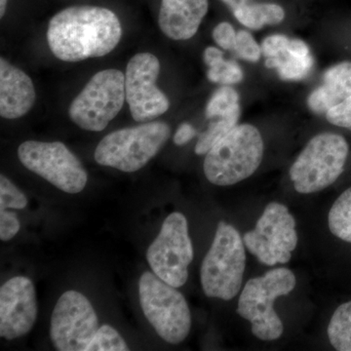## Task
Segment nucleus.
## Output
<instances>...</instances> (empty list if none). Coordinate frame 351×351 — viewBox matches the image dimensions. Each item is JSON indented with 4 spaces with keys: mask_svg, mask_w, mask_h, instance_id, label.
Here are the masks:
<instances>
[{
    "mask_svg": "<svg viewBox=\"0 0 351 351\" xmlns=\"http://www.w3.org/2000/svg\"><path fill=\"white\" fill-rule=\"evenodd\" d=\"M121 36V24L112 10L90 5L64 9L50 20L47 31L53 54L71 63L110 54Z\"/></svg>",
    "mask_w": 351,
    "mask_h": 351,
    "instance_id": "obj_1",
    "label": "nucleus"
},
{
    "mask_svg": "<svg viewBox=\"0 0 351 351\" xmlns=\"http://www.w3.org/2000/svg\"><path fill=\"white\" fill-rule=\"evenodd\" d=\"M265 144L262 134L252 124H239L208 152L204 174L219 186H233L250 178L260 167Z\"/></svg>",
    "mask_w": 351,
    "mask_h": 351,
    "instance_id": "obj_2",
    "label": "nucleus"
},
{
    "mask_svg": "<svg viewBox=\"0 0 351 351\" xmlns=\"http://www.w3.org/2000/svg\"><path fill=\"white\" fill-rule=\"evenodd\" d=\"M246 267L243 239L237 228L219 221L211 248L200 269V280L205 295L230 301L239 294Z\"/></svg>",
    "mask_w": 351,
    "mask_h": 351,
    "instance_id": "obj_3",
    "label": "nucleus"
},
{
    "mask_svg": "<svg viewBox=\"0 0 351 351\" xmlns=\"http://www.w3.org/2000/svg\"><path fill=\"white\" fill-rule=\"evenodd\" d=\"M295 287V274L285 267L269 270L248 280L240 295L237 313L251 323L254 336L267 341L282 336L283 323L274 311V302L290 294Z\"/></svg>",
    "mask_w": 351,
    "mask_h": 351,
    "instance_id": "obj_4",
    "label": "nucleus"
},
{
    "mask_svg": "<svg viewBox=\"0 0 351 351\" xmlns=\"http://www.w3.org/2000/svg\"><path fill=\"white\" fill-rule=\"evenodd\" d=\"M170 135V126L161 121L120 129L99 143L95 160L122 172H136L160 152Z\"/></svg>",
    "mask_w": 351,
    "mask_h": 351,
    "instance_id": "obj_5",
    "label": "nucleus"
},
{
    "mask_svg": "<svg viewBox=\"0 0 351 351\" xmlns=\"http://www.w3.org/2000/svg\"><path fill=\"white\" fill-rule=\"evenodd\" d=\"M348 154L343 136L331 132L314 136L291 167L295 191L309 195L331 186L343 174Z\"/></svg>",
    "mask_w": 351,
    "mask_h": 351,
    "instance_id": "obj_6",
    "label": "nucleus"
},
{
    "mask_svg": "<svg viewBox=\"0 0 351 351\" xmlns=\"http://www.w3.org/2000/svg\"><path fill=\"white\" fill-rule=\"evenodd\" d=\"M138 297L145 318L161 339L171 345H179L188 338L191 311L177 288L154 272L145 271L138 281Z\"/></svg>",
    "mask_w": 351,
    "mask_h": 351,
    "instance_id": "obj_7",
    "label": "nucleus"
},
{
    "mask_svg": "<svg viewBox=\"0 0 351 351\" xmlns=\"http://www.w3.org/2000/svg\"><path fill=\"white\" fill-rule=\"evenodd\" d=\"M125 101V75L105 69L85 85L71 103L69 115L83 130L101 132L117 117Z\"/></svg>",
    "mask_w": 351,
    "mask_h": 351,
    "instance_id": "obj_8",
    "label": "nucleus"
},
{
    "mask_svg": "<svg viewBox=\"0 0 351 351\" xmlns=\"http://www.w3.org/2000/svg\"><path fill=\"white\" fill-rule=\"evenodd\" d=\"M147 260L152 272L166 283L176 288L186 284L193 246L184 214L174 212L165 219L158 237L147 249Z\"/></svg>",
    "mask_w": 351,
    "mask_h": 351,
    "instance_id": "obj_9",
    "label": "nucleus"
},
{
    "mask_svg": "<svg viewBox=\"0 0 351 351\" xmlns=\"http://www.w3.org/2000/svg\"><path fill=\"white\" fill-rule=\"evenodd\" d=\"M18 157L27 169L64 193L75 195L86 186V170L63 143L27 141L20 145Z\"/></svg>",
    "mask_w": 351,
    "mask_h": 351,
    "instance_id": "obj_10",
    "label": "nucleus"
},
{
    "mask_svg": "<svg viewBox=\"0 0 351 351\" xmlns=\"http://www.w3.org/2000/svg\"><path fill=\"white\" fill-rule=\"evenodd\" d=\"M245 247L265 265L286 263L298 245L295 221L287 206L271 202L251 232L245 233Z\"/></svg>",
    "mask_w": 351,
    "mask_h": 351,
    "instance_id": "obj_11",
    "label": "nucleus"
},
{
    "mask_svg": "<svg viewBox=\"0 0 351 351\" xmlns=\"http://www.w3.org/2000/svg\"><path fill=\"white\" fill-rule=\"evenodd\" d=\"M99 329L91 302L77 291H68L58 300L50 324V339L59 351H86Z\"/></svg>",
    "mask_w": 351,
    "mask_h": 351,
    "instance_id": "obj_12",
    "label": "nucleus"
},
{
    "mask_svg": "<svg viewBox=\"0 0 351 351\" xmlns=\"http://www.w3.org/2000/svg\"><path fill=\"white\" fill-rule=\"evenodd\" d=\"M159 73L160 63L151 53H138L127 64L126 101L136 121L156 119L169 110V99L156 86Z\"/></svg>",
    "mask_w": 351,
    "mask_h": 351,
    "instance_id": "obj_13",
    "label": "nucleus"
},
{
    "mask_svg": "<svg viewBox=\"0 0 351 351\" xmlns=\"http://www.w3.org/2000/svg\"><path fill=\"white\" fill-rule=\"evenodd\" d=\"M38 316L36 289L31 279L16 276L0 289V336L15 339L29 334Z\"/></svg>",
    "mask_w": 351,
    "mask_h": 351,
    "instance_id": "obj_14",
    "label": "nucleus"
},
{
    "mask_svg": "<svg viewBox=\"0 0 351 351\" xmlns=\"http://www.w3.org/2000/svg\"><path fill=\"white\" fill-rule=\"evenodd\" d=\"M261 47L265 66L276 69L279 77L285 82H300L313 71L311 48L302 39L272 34L263 39Z\"/></svg>",
    "mask_w": 351,
    "mask_h": 351,
    "instance_id": "obj_15",
    "label": "nucleus"
},
{
    "mask_svg": "<svg viewBox=\"0 0 351 351\" xmlns=\"http://www.w3.org/2000/svg\"><path fill=\"white\" fill-rule=\"evenodd\" d=\"M32 80L22 69L0 59V115L17 119L27 114L36 101Z\"/></svg>",
    "mask_w": 351,
    "mask_h": 351,
    "instance_id": "obj_16",
    "label": "nucleus"
},
{
    "mask_svg": "<svg viewBox=\"0 0 351 351\" xmlns=\"http://www.w3.org/2000/svg\"><path fill=\"white\" fill-rule=\"evenodd\" d=\"M208 9L209 0H161L159 27L173 40H188L198 32Z\"/></svg>",
    "mask_w": 351,
    "mask_h": 351,
    "instance_id": "obj_17",
    "label": "nucleus"
},
{
    "mask_svg": "<svg viewBox=\"0 0 351 351\" xmlns=\"http://www.w3.org/2000/svg\"><path fill=\"white\" fill-rule=\"evenodd\" d=\"M232 13L240 24L253 31L280 24L285 19V11L276 3H249Z\"/></svg>",
    "mask_w": 351,
    "mask_h": 351,
    "instance_id": "obj_18",
    "label": "nucleus"
},
{
    "mask_svg": "<svg viewBox=\"0 0 351 351\" xmlns=\"http://www.w3.org/2000/svg\"><path fill=\"white\" fill-rule=\"evenodd\" d=\"M205 64H207V77L210 82L221 85H232L241 82L244 78L241 66L235 61L226 60L223 51L209 46L204 51Z\"/></svg>",
    "mask_w": 351,
    "mask_h": 351,
    "instance_id": "obj_19",
    "label": "nucleus"
},
{
    "mask_svg": "<svg viewBox=\"0 0 351 351\" xmlns=\"http://www.w3.org/2000/svg\"><path fill=\"white\" fill-rule=\"evenodd\" d=\"M351 96V76L345 80L323 83L307 98V107L311 112L323 114Z\"/></svg>",
    "mask_w": 351,
    "mask_h": 351,
    "instance_id": "obj_20",
    "label": "nucleus"
},
{
    "mask_svg": "<svg viewBox=\"0 0 351 351\" xmlns=\"http://www.w3.org/2000/svg\"><path fill=\"white\" fill-rule=\"evenodd\" d=\"M240 114L241 110L239 105L226 114L212 119L213 121L210 123L207 130L203 132L198 138L197 144L195 145V154L198 156L207 154L217 143L226 137L235 126L239 125Z\"/></svg>",
    "mask_w": 351,
    "mask_h": 351,
    "instance_id": "obj_21",
    "label": "nucleus"
},
{
    "mask_svg": "<svg viewBox=\"0 0 351 351\" xmlns=\"http://www.w3.org/2000/svg\"><path fill=\"white\" fill-rule=\"evenodd\" d=\"M328 338L335 350L351 351V301L341 304L332 313Z\"/></svg>",
    "mask_w": 351,
    "mask_h": 351,
    "instance_id": "obj_22",
    "label": "nucleus"
},
{
    "mask_svg": "<svg viewBox=\"0 0 351 351\" xmlns=\"http://www.w3.org/2000/svg\"><path fill=\"white\" fill-rule=\"evenodd\" d=\"M328 225L335 237L351 244V186L335 201L328 216Z\"/></svg>",
    "mask_w": 351,
    "mask_h": 351,
    "instance_id": "obj_23",
    "label": "nucleus"
},
{
    "mask_svg": "<svg viewBox=\"0 0 351 351\" xmlns=\"http://www.w3.org/2000/svg\"><path fill=\"white\" fill-rule=\"evenodd\" d=\"M239 93L234 88L230 85H223L217 89L208 101L205 114L209 119L221 117L239 106Z\"/></svg>",
    "mask_w": 351,
    "mask_h": 351,
    "instance_id": "obj_24",
    "label": "nucleus"
},
{
    "mask_svg": "<svg viewBox=\"0 0 351 351\" xmlns=\"http://www.w3.org/2000/svg\"><path fill=\"white\" fill-rule=\"evenodd\" d=\"M129 348L117 330L110 325L99 327L86 351H125Z\"/></svg>",
    "mask_w": 351,
    "mask_h": 351,
    "instance_id": "obj_25",
    "label": "nucleus"
},
{
    "mask_svg": "<svg viewBox=\"0 0 351 351\" xmlns=\"http://www.w3.org/2000/svg\"><path fill=\"white\" fill-rule=\"evenodd\" d=\"M27 205V196L5 176H0V210L24 209Z\"/></svg>",
    "mask_w": 351,
    "mask_h": 351,
    "instance_id": "obj_26",
    "label": "nucleus"
},
{
    "mask_svg": "<svg viewBox=\"0 0 351 351\" xmlns=\"http://www.w3.org/2000/svg\"><path fill=\"white\" fill-rule=\"evenodd\" d=\"M233 51L240 59L251 63H257L263 55L262 47L258 45L252 34L244 29L237 32V44Z\"/></svg>",
    "mask_w": 351,
    "mask_h": 351,
    "instance_id": "obj_27",
    "label": "nucleus"
},
{
    "mask_svg": "<svg viewBox=\"0 0 351 351\" xmlns=\"http://www.w3.org/2000/svg\"><path fill=\"white\" fill-rule=\"evenodd\" d=\"M328 122L351 131V96L326 112Z\"/></svg>",
    "mask_w": 351,
    "mask_h": 351,
    "instance_id": "obj_28",
    "label": "nucleus"
},
{
    "mask_svg": "<svg viewBox=\"0 0 351 351\" xmlns=\"http://www.w3.org/2000/svg\"><path fill=\"white\" fill-rule=\"evenodd\" d=\"M213 38L221 49L233 51L237 44V32L230 23H219L214 29Z\"/></svg>",
    "mask_w": 351,
    "mask_h": 351,
    "instance_id": "obj_29",
    "label": "nucleus"
},
{
    "mask_svg": "<svg viewBox=\"0 0 351 351\" xmlns=\"http://www.w3.org/2000/svg\"><path fill=\"white\" fill-rule=\"evenodd\" d=\"M21 228L20 219L13 212L0 210V239L9 241L14 239Z\"/></svg>",
    "mask_w": 351,
    "mask_h": 351,
    "instance_id": "obj_30",
    "label": "nucleus"
},
{
    "mask_svg": "<svg viewBox=\"0 0 351 351\" xmlns=\"http://www.w3.org/2000/svg\"><path fill=\"white\" fill-rule=\"evenodd\" d=\"M351 76V62H341L331 66L323 75V83L345 80Z\"/></svg>",
    "mask_w": 351,
    "mask_h": 351,
    "instance_id": "obj_31",
    "label": "nucleus"
},
{
    "mask_svg": "<svg viewBox=\"0 0 351 351\" xmlns=\"http://www.w3.org/2000/svg\"><path fill=\"white\" fill-rule=\"evenodd\" d=\"M196 131L189 123H182L178 128L174 136V143L177 145L188 144L189 141L195 137Z\"/></svg>",
    "mask_w": 351,
    "mask_h": 351,
    "instance_id": "obj_32",
    "label": "nucleus"
},
{
    "mask_svg": "<svg viewBox=\"0 0 351 351\" xmlns=\"http://www.w3.org/2000/svg\"><path fill=\"white\" fill-rule=\"evenodd\" d=\"M221 1L223 2L232 12L250 3V0H221Z\"/></svg>",
    "mask_w": 351,
    "mask_h": 351,
    "instance_id": "obj_33",
    "label": "nucleus"
},
{
    "mask_svg": "<svg viewBox=\"0 0 351 351\" xmlns=\"http://www.w3.org/2000/svg\"><path fill=\"white\" fill-rule=\"evenodd\" d=\"M7 2L8 0H0V17H3L5 14Z\"/></svg>",
    "mask_w": 351,
    "mask_h": 351,
    "instance_id": "obj_34",
    "label": "nucleus"
}]
</instances>
